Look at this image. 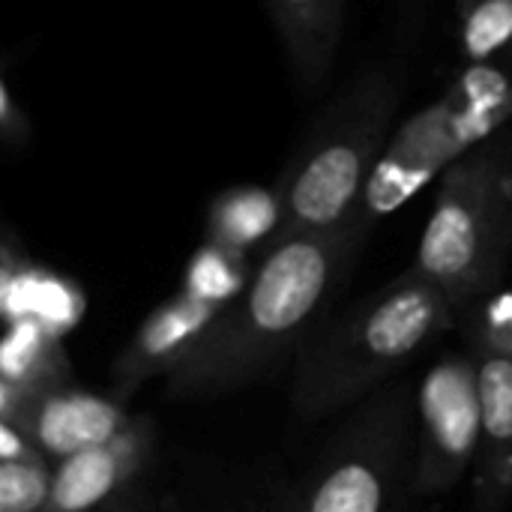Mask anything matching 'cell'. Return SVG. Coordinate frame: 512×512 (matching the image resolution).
I'll return each mask as SVG.
<instances>
[{
	"label": "cell",
	"mask_w": 512,
	"mask_h": 512,
	"mask_svg": "<svg viewBox=\"0 0 512 512\" xmlns=\"http://www.w3.org/2000/svg\"><path fill=\"white\" fill-rule=\"evenodd\" d=\"M228 300L204 297L186 291L171 303L159 306L132 336L126 351L114 363V393L117 399L132 396L144 381L156 375H171L213 330Z\"/></svg>",
	"instance_id": "9c48e42d"
},
{
	"label": "cell",
	"mask_w": 512,
	"mask_h": 512,
	"mask_svg": "<svg viewBox=\"0 0 512 512\" xmlns=\"http://www.w3.org/2000/svg\"><path fill=\"white\" fill-rule=\"evenodd\" d=\"M480 381V453L474 512H501L512 498V354L471 339Z\"/></svg>",
	"instance_id": "30bf717a"
},
{
	"label": "cell",
	"mask_w": 512,
	"mask_h": 512,
	"mask_svg": "<svg viewBox=\"0 0 512 512\" xmlns=\"http://www.w3.org/2000/svg\"><path fill=\"white\" fill-rule=\"evenodd\" d=\"M480 453V381L474 354H444L417 393L414 492H450Z\"/></svg>",
	"instance_id": "5b68a950"
},
{
	"label": "cell",
	"mask_w": 512,
	"mask_h": 512,
	"mask_svg": "<svg viewBox=\"0 0 512 512\" xmlns=\"http://www.w3.org/2000/svg\"><path fill=\"white\" fill-rule=\"evenodd\" d=\"M510 237V171L498 153L483 150L447 171L411 270L462 312L498 288Z\"/></svg>",
	"instance_id": "3957f363"
},
{
	"label": "cell",
	"mask_w": 512,
	"mask_h": 512,
	"mask_svg": "<svg viewBox=\"0 0 512 512\" xmlns=\"http://www.w3.org/2000/svg\"><path fill=\"white\" fill-rule=\"evenodd\" d=\"M456 315L438 285L408 270L309 339L294 372L297 414L321 420L369 396L450 330Z\"/></svg>",
	"instance_id": "7a4b0ae2"
},
{
	"label": "cell",
	"mask_w": 512,
	"mask_h": 512,
	"mask_svg": "<svg viewBox=\"0 0 512 512\" xmlns=\"http://www.w3.org/2000/svg\"><path fill=\"white\" fill-rule=\"evenodd\" d=\"M354 249V228L282 237L204 342L165 378L171 399L222 396L261 378L294 351L336 294Z\"/></svg>",
	"instance_id": "6da1fadb"
},
{
	"label": "cell",
	"mask_w": 512,
	"mask_h": 512,
	"mask_svg": "<svg viewBox=\"0 0 512 512\" xmlns=\"http://www.w3.org/2000/svg\"><path fill=\"white\" fill-rule=\"evenodd\" d=\"M378 144L375 126L342 129L291 174L279 198L282 237L336 234L351 228L354 204L369 183L372 150Z\"/></svg>",
	"instance_id": "52a82bcc"
},
{
	"label": "cell",
	"mask_w": 512,
	"mask_h": 512,
	"mask_svg": "<svg viewBox=\"0 0 512 512\" xmlns=\"http://www.w3.org/2000/svg\"><path fill=\"white\" fill-rule=\"evenodd\" d=\"M297 30L315 36L321 30V21L333 15V0H273Z\"/></svg>",
	"instance_id": "5bb4252c"
},
{
	"label": "cell",
	"mask_w": 512,
	"mask_h": 512,
	"mask_svg": "<svg viewBox=\"0 0 512 512\" xmlns=\"http://www.w3.org/2000/svg\"><path fill=\"white\" fill-rule=\"evenodd\" d=\"M153 444V420L135 417L114 441L57 462L51 512H117L150 468Z\"/></svg>",
	"instance_id": "ba28073f"
},
{
	"label": "cell",
	"mask_w": 512,
	"mask_h": 512,
	"mask_svg": "<svg viewBox=\"0 0 512 512\" xmlns=\"http://www.w3.org/2000/svg\"><path fill=\"white\" fill-rule=\"evenodd\" d=\"M512 36V0H483L465 24V51L474 60L489 57Z\"/></svg>",
	"instance_id": "7c38bea8"
},
{
	"label": "cell",
	"mask_w": 512,
	"mask_h": 512,
	"mask_svg": "<svg viewBox=\"0 0 512 512\" xmlns=\"http://www.w3.org/2000/svg\"><path fill=\"white\" fill-rule=\"evenodd\" d=\"M3 390V429L54 465L114 441L135 420L120 399L87 393L60 378L24 387L3 384Z\"/></svg>",
	"instance_id": "8992f818"
},
{
	"label": "cell",
	"mask_w": 512,
	"mask_h": 512,
	"mask_svg": "<svg viewBox=\"0 0 512 512\" xmlns=\"http://www.w3.org/2000/svg\"><path fill=\"white\" fill-rule=\"evenodd\" d=\"M471 339L486 342V345H492V348H498V351L512 354V291L510 294H501L498 300H492V303L480 312Z\"/></svg>",
	"instance_id": "4fadbf2b"
},
{
	"label": "cell",
	"mask_w": 512,
	"mask_h": 512,
	"mask_svg": "<svg viewBox=\"0 0 512 512\" xmlns=\"http://www.w3.org/2000/svg\"><path fill=\"white\" fill-rule=\"evenodd\" d=\"M54 462L21 444L0 462V512H51Z\"/></svg>",
	"instance_id": "8fae6325"
},
{
	"label": "cell",
	"mask_w": 512,
	"mask_h": 512,
	"mask_svg": "<svg viewBox=\"0 0 512 512\" xmlns=\"http://www.w3.org/2000/svg\"><path fill=\"white\" fill-rule=\"evenodd\" d=\"M411 396L393 387L375 396L318 462L297 512H399L414 489Z\"/></svg>",
	"instance_id": "277c9868"
}]
</instances>
